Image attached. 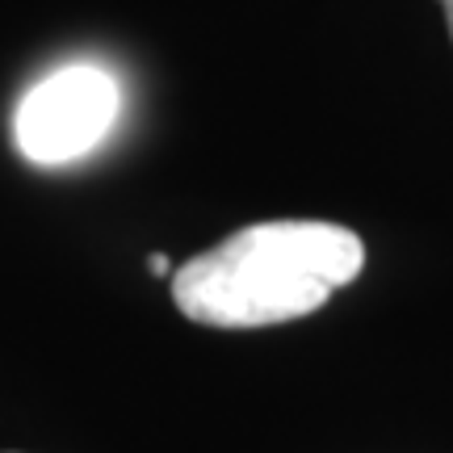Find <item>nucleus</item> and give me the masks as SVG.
<instances>
[{
	"mask_svg": "<svg viewBox=\"0 0 453 453\" xmlns=\"http://www.w3.org/2000/svg\"><path fill=\"white\" fill-rule=\"evenodd\" d=\"M365 265L349 226L273 219L226 235L173 273V303L202 327H273L319 311Z\"/></svg>",
	"mask_w": 453,
	"mask_h": 453,
	"instance_id": "f257e3e1",
	"label": "nucleus"
},
{
	"mask_svg": "<svg viewBox=\"0 0 453 453\" xmlns=\"http://www.w3.org/2000/svg\"><path fill=\"white\" fill-rule=\"evenodd\" d=\"M118 118V84L93 64L59 67L34 84L13 118L17 147L30 164H72L110 134Z\"/></svg>",
	"mask_w": 453,
	"mask_h": 453,
	"instance_id": "f03ea898",
	"label": "nucleus"
},
{
	"mask_svg": "<svg viewBox=\"0 0 453 453\" xmlns=\"http://www.w3.org/2000/svg\"><path fill=\"white\" fill-rule=\"evenodd\" d=\"M147 269H151V273H168V257H160V252H156V257H151V260H147Z\"/></svg>",
	"mask_w": 453,
	"mask_h": 453,
	"instance_id": "7ed1b4c3",
	"label": "nucleus"
},
{
	"mask_svg": "<svg viewBox=\"0 0 453 453\" xmlns=\"http://www.w3.org/2000/svg\"><path fill=\"white\" fill-rule=\"evenodd\" d=\"M441 9H445V21H449V34H453V0H441Z\"/></svg>",
	"mask_w": 453,
	"mask_h": 453,
	"instance_id": "20e7f679",
	"label": "nucleus"
}]
</instances>
